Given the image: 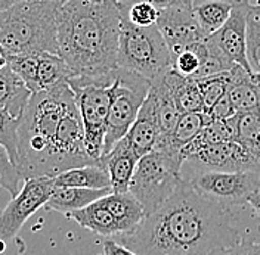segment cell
Returning <instances> with one entry per match:
<instances>
[{
  "label": "cell",
  "mask_w": 260,
  "mask_h": 255,
  "mask_svg": "<svg viewBox=\"0 0 260 255\" xmlns=\"http://www.w3.org/2000/svg\"><path fill=\"white\" fill-rule=\"evenodd\" d=\"M183 162L180 152L164 149H154L139 158L129 192L141 202L145 215L161 207L183 181Z\"/></svg>",
  "instance_id": "5"
},
{
  "label": "cell",
  "mask_w": 260,
  "mask_h": 255,
  "mask_svg": "<svg viewBox=\"0 0 260 255\" xmlns=\"http://www.w3.org/2000/svg\"><path fill=\"white\" fill-rule=\"evenodd\" d=\"M247 62L251 72L260 74V3L251 5L247 18Z\"/></svg>",
  "instance_id": "28"
},
{
  "label": "cell",
  "mask_w": 260,
  "mask_h": 255,
  "mask_svg": "<svg viewBox=\"0 0 260 255\" xmlns=\"http://www.w3.org/2000/svg\"><path fill=\"white\" fill-rule=\"evenodd\" d=\"M207 123H210V120L207 118L204 111L182 114L173 130L166 136H160L157 146L154 149L180 152Z\"/></svg>",
  "instance_id": "20"
},
{
  "label": "cell",
  "mask_w": 260,
  "mask_h": 255,
  "mask_svg": "<svg viewBox=\"0 0 260 255\" xmlns=\"http://www.w3.org/2000/svg\"><path fill=\"white\" fill-rule=\"evenodd\" d=\"M207 255H260V243L241 240L240 243L216 249Z\"/></svg>",
  "instance_id": "34"
},
{
  "label": "cell",
  "mask_w": 260,
  "mask_h": 255,
  "mask_svg": "<svg viewBox=\"0 0 260 255\" xmlns=\"http://www.w3.org/2000/svg\"><path fill=\"white\" fill-rule=\"evenodd\" d=\"M101 199L84 207L83 209L68 214L67 217L96 235L113 239L115 236H118L121 232H120V227L113 217V214L107 209Z\"/></svg>",
  "instance_id": "21"
},
{
  "label": "cell",
  "mask_w": 260,
  "mask_h": 255,
  "mask_svg": "<svg viewBox=\"0 0 260 255\" xmlns=\"http://www.w3.org/2000/svg\"><path fill=\"white\" fill-rule=\"evenodd\" d=\"M170 50L157 25L135 27L121 12L117 68L136 72L151 83L170 69Z\"/></svg>",
  "instance_id": "7"
},
{
  "label": "cell",
  "mask_w": 260,
  "mask_h": 255,
  "mask_svg": "<svg viewBox=\"0 0 260 255\" xmlns=\"http://www.w3.org/2000/svg\"><path fill=\"white\" fill-rule=\"evenodd\" d=\"M206 115H207V118L213 121V120H228V118H231V117H234L237 111H235V108L232 106V103H231V100H229V97L226 96H223L213 108H210L209 111L204 112Z\"/></svg>",
  "instance_id": "36"
},
{
  "label": "cell",
  "mask_w": 260,
  "mask_h": 255,
  "mask_svg": "<svg viewBox=\"0 0 260 255\" xmlns=\"http://www.w3.org/2000/svg\"><path fill=\"white\" fill-rule=\"evenodd\" d=\"M201 196L222 207L247 204L254 195L260 193L259 171H195L186 178Z\"/></svg>",
  "instance_id": "9"
},
{
  "label": "cell",
  "mask_w": 260,
  "mask_h": 255,
  "mask_svg": "<svg viewBox=\"0 0 260 255\" xmlns=\"http://www.w3.org/2000/svg\"><path fill=\"white\" fill-rule=\"evenodd\" d=\"M31 95V90L9 66L0 68V110L21 118Z\"/></svg>",
  "instance_id": "19"
},
{
  "label": "cell",
  "mask_w": 260,
  "mask_h": 255,
  "mask_svg": "<svg viewBox=\"0 0 260 255\" xmlns=\"http://www.w3.org/2000/svg\"><path fill=\"white\" fill-rule=\"evenodd\" d=\"M228 140H234V130L231 127L229 121L213 120L197 133V136L180 151V154L182 158L186 160L204 149H209L214 144L223 143Z\"/></svg>",
  "instance_id": "25"
},
{
  "label": "cell",
  "mask_w": 260,
  "mask_h": 255,
  "mask_svg": "<svg viewBox=\"0 0 260 255\" xmlns=\"http://www.w3.org/2000/svg\"><path fill=\"white\" fill-rule=\"evenodd\" d=\"M149 89L151 83L142 76L121 68L115 69L113 100L107 118L102 157L127 134L145 102Z\"/></svg>",
  "instance_id": "8"
},
{
  "label": "cell",
  "mask_w": 260,
  "mask_h": 255,
  "mask_svg": "<svg viewBox=\"0 0 260 255\" xmlns=\"http://www.w3.org/2000/svg\"><path fill=\"white\" fill-rule=\"evenodd\" d=\"M113 192L108 189H80V188H53L45 207L52 211L68 215L74 211L99 201Z\"/></svg>",
  "instance_id": "17"
},
{
  "label": "cell",
  "mask_w": 260,
  "mask_h": 255,
  "mask_svg": "<svg viewBox=\"0 0 260 255\" xmlns=\"http://www.w3.org/2000/svg\"><path fill=\"white\" fill-rule=\"evenodd\" d=\"M53 188H80V189H108L110 175L102 162L67 170L50 178Z\"/></svg>",
  "instance_id": "18"
},
{
  "label": "cell",
  "mask_w": 260,
  "mask_h": 255,
  "mask_svg": "<svg viewBox=\"0 0 260 255\" xmlns=\"http://www.w3.org/2000/svg\"><path fill=\"white\" fill-rule=\"evenodd\" d=\"M250 8V0H237L225 25L206 37L211 46L231 64L238 65L248 72H251L247 62V18Z\"/></svg>",
  "instance_id": "11"
},
{
  "label": "cell",
  "mask_w": 260,
  "mask_h": 255,
  "mask_svg": "<svg viewBox=\"0 0 260 255\" xmlns=\"http://www.w3.org/2000/svg\"><path fill=\"white\" fill-rule=\"evenodd\" d=\"M21 118H15L5 110H0V144L16 167L18 162V130Z\"/></svg>",
  "instance_id": "31"
},
{
  "label": "cell",
  "mask_w": 260,
  "mask_h": 255,
  "mask_svg": "<svg viewBox=\"0 0 260 255\" xmlns=\"http://www.w3.org/2000/svg\"><path fill=\"white\" fill-rule=\"evenodd\" d=\"M24 2H32V0H0V12L9 9V8H12L15 5L24 3Z\"/></svg>",
  "instance_id": "37"
},
{
  "label": "cell",
  "mask_w": 260,
  "mask_h": 255,
  "mask_svg": "<svg viewBox=\"0 0 260 255\" xmlns=\"http://www.w3.org/2000/svg\"><path fill=\"white\" fill-rule=\"evenodd\" d=\"M160 136L161 133L157 120L155 102L151 93H148L141 111L138 114L135 123L132 124V127L129 128L127 134L124 136V139L127 140L136 157L142 158L144 155L154 151Z\"/></svg>",
  "instance_id": "14"
},
{
  "label": "cell",
  "mask_w": 260,
  "mask_h": 255,
  "mask_svg": "<svg viewBox=\"0 0 260 255\" xmlns=\"http://www.w3.org/2000/svg\"><path fill=\"white\" fill-rule=\"evenodd\" d=\"M164 79L173 92L175 103L180 114L204 111L201 92L194 77H183L170 68L166 71Z\"/></svg>",
  "instance_id": "23"
},
{
  "label": "cell",
  "mask_w": 260,
  "mask_h": 255,
  "mask_svg": "<svg viewBox=\"0 0 260 255\" xmlns=\"http://www.w3.org/2000/svg\"><path fill=\"white\" fill-rule=\"evenodd\" d=\"M24 185V180L11 161L8 151L0 144V189H5L15 198Z\"/></svg>",
  "instance_id": "33"
},
{
  "label": "cell",
  "mask_w": 260,
  "mask_h": 255,
  "mask_svg": "<svg viewBox=\"0 0 260 255\" xmlns=\"http://www.w3.org/2000/svg\"><path fill=\"white\" fill-rule=\"evenodd\" d=\"M164 74L154 81H151V89H149V93L154 97V102H155L157 120H158L161 136L169 134L173 130V127L178 123L179 117L182 115L175 103L173 92L164 79Z\"/></svg>",
  "instance_id": "24"
},
{
  "label": "cell",
  "mask_w": 260,
  "mask_h": 255,
  "mask_svg": "<svg viewBox=\"0 0 260 255\" xmlns=\"http://www.w3.org/2000/svg\"><path fill=\"white\" fill-rule=\"evenodd\" d=\"M232 69L228 72L217 74V76L206 77V79H195L201 92L204 112L209 111L223 96L228 95V90L232 83Z\"/></svg>",
  "instance_id": "27"
},
{
  "label": "cell",
  "mask_w": 260,
  "mask_h": 255,
  "mask_svg": "<svg viewBox=\"0 0 260 255\" xmlns=\"http://www.w3.org/2000/svg\"><path fill=\"white\" fill-rule=\"evenodd\" d=\"M204 52H206V39L203 42L192 45L191 48L179 52L178 55H173L170 68L183 77H195V74L200 69Z\"/></svg>",
  "instance_id": "29"
},
{
  "label": "cell",
  "mask_w": 260,
  "mask_h": 255,
  "mask_svg": "<svg viewBox=\"0 0 260 255\" xmlns=\"http://www.w3.org/2000/svg\"><path fill=\"white\" fill-rule=\"evenodd\" d=\"M102 204L113 214L115 222L120 227V235L133 232L145 218V211L141 202L130 192H111L104 196Z\"/></svg>",
  "instance_id": "16"
},
{
  "label": "cell",
  "mask_w": 260,
  "mask_h": 255,
  "mask_svg": "<svg viewBox=\"0 0 260 255\" xmlns=\"http://www.w3.org/2000/svg\"><path fill=\"white\" fill-rule=\"evenodd\" d=\"M120 9L123 12V15L127 18L130 24H133L135 27H141V28H148L152 25H157V19H158V9L146 2H136L133 5L124 6L121 3Z\"/></svg>",
  "instance_id": "32"
},
{
  "label": "cell",
  "mask_w": 260,
  "mask_h": 255,
  "mask_svg": "<svg viewBox=\"0 0 260 255\" xmlns=\"http://www.w3.org/2000/svg\"><path fill=\"white\" fill-rule=\"evenodd\" d=\"M74 102L76 97L68 81L31 95L18 130L16 170L24 181L58 175L56 134L65 111Z\"/></svg>",
  "instance_id": "3"
},
{
  "label": "cell",
  "mask_w": 260,
  "mask_h": 255,
  "mask_svg": "<svg viewBox=\"0 0 260 255\" xmlns=\"http://www.w3.org/2000/svg\"><path fill=\"white\" fill-rule=\"evenodd\" d=\"M121 11L117 0H67L58 18V55L73 77L117 68Z\"/></svg>",
  "instance_id": "2"
},
{
  "label": "cell",
  "mask_w": 260,
  "mask_h": 255,
  "mask_svg": "<svg viewBox=\"0 0 260 255\" xmlns=\"http://www.w3.org/2000/svg\"><path fill=\"white\" fill-rule=\"evenodd\" d=\"M185 162L194 165L195 171H259L260 158L237 140H228L204 149Z\"/></svg>",
  "instance_id": "12"
},
{
  "label": "cell",
  "mask_w": 260,
  "mask_h": 255,
  "mask_svg": "<svg viewBox=\"0 0 260 255\" xmlns=\"http://www.w3.org/2000/svg\"><path fill=\"white\" fill-rule=\"evenodd\" d=\"M8 56H9V53L0 45V68L8 66Z\"/></svg>",
  "instance_id": "38"
},
{
  "label": "cell",
  "mask_w": 260,
  "mask_h": 255,
  "mask_svg": "<svg viewBox=\"0 0 260 255\" xmlns=\"http://www.w3.org/2000/svg\"><path fill=\"white\" fill-rule=\"evenodd\" d=\"M64 2L32 0L0 12V45L9 55H58V18Z\"/></svg>",
  "instance_id": "4"
},
{
  "label": "cell",
  "mask_w": 260,
  "mask_h": 255,
  "mask_svg": "<svg viewBox=\"0 0 260 255\" xmlns=\"http://www.w3.org/2000/svg\"><path fill=\"white\" fill-rule=\"evenodd\" d=\"M61 2H67V0H61Z\"/></svg>",
  "instance_id": "39"
},
{
  "label": "cell",
  "mask_w": 260,
  "mask_h": 255,
  "mask_svg": "<svg viewBox=\"0 0 260 255\" xmlns=\"http://www.w3.org/2000/svg\"><path fill=\"white\" fill-rule=\"evenodd\" d=\"M237 0H195L192 14L206 37L219 31L235 6Z\"/></svg>",
  "instance_id": "22"
},
{
  "label": "cell",
  "mask_w": 260,
  "mask_h": 255,
  "mask_svg": "<svg viewBox=\"0 0 260 255\" xmlns=\"http://www.w3.org/2000/svg\"><path fill=\"white\" fill-rule=\"evenodd\" d=\"M117 2L124 5V6L133 5L136 2H146V3L154 5L158 11H162V9H170V8L192 9V5H194L195 0H117Z\"/></svg>",
  "instance_id": "35"
},
{
  "label": "cell",
  "mask_w": 260,
  "mask_h": 255,
  "mask_svg": "<svg viewBox=\"0 0 260 255\" xmlns=\"http://www.w3.org/2000/svg\"><path fill=\"white\" fill-rule=\"evenodd\" d=\"M115 69L101 76H83L68 80L80 112L86 149L95 161H101L104 152L107 118L113 100Z\"/></svg>",
  "instance_id": "6"
},
{
  "label": "cell",
  "mask_w": 260,
  "mask_h": 255,
  "mask_svg": "<svg viewBox=\"0 0 260 255\" xmlns=\"http://www.w3.org/2000/svg\"><path fill=\"white\" fill-rule=\"evenodd\" d=\"M157 28L161 32L172 56L206 39L195 21L192 9L170 8L158 11Z\"/></svg>",
  "instance_id": "13"
},
{
  "label": "cell",
  "mask_w": 260,
  "mask_h": 255,
  "mask_svg": "<svg viewBox=\"0 0 260 255\" xmlns=\"http://www.w3.org/2000/svg\"><path fill=\"white\" fill-rule=\"evenodd\" d=\"M113 239L136 255H207L243 240L231 209L201 196L185 178L133 232Z\"/></svg>",
  "instance_id": "1"
},
{
  "label": "cell",
  "mask_w": 260,
  "mask_h": 255,
  "mask_svg": "<svg viewBox=\"0 0 260 255\" xmlns=\"http://www.w3.org/2000/svg\"><path fill=\"white\" fill-rule=\"evenodd\" d=\"M53 191L52 181L48 177L28 178L15 198L0 212V252L18 235L24 223L32 214L46 205Z\"/></svg>",
  "instance_id": "10"
},
{
  "label": "cell",
  "mask_w": 260,
  "mask_h": 255,
  "mask_svg": "<svg viewBox=\"0 0 260 255\" xmlns=\"http://www.w3.org/2000/svg\"><path fill=\"white\" fill-rule=\"evenodd\" d=\"M70 69L59 55L50 52L37 53V83L39 92L56 87L70 80Z\"/></svg>",
  "instance_id": "26"
},
{
  "label": "cell",
  "mask_w": 260,
  "mask_h": 255,
  "mask_svg": "<svg viewBox=\"0 0 260 255\" xmlns=\"http://www.w3.org/2000/svg\"><path fill=\"white\" fill-rule=\"evenodd\" d=\"M138 161L139 158L124 137L118 143L114 144L113 149L101 158V162L105 165L110 175L113 192H129L130 180L133 177Z\"/></svg>",
  "instance_id": "15"
},
{
  "label": "cell",
  "mask_w": 260,
  "mask_h": 255,
  "mask_svg": "<svg viewBox=\"0 0 260 255\" xmlns=\"http://www.w3.org/2000/svg\"><path fill=\"white\" fill-rule=\"evenodd\" d=\"M8 66L15 72L32 93L39 92L37 83V53L25 55H9Z\"/></svg>",
  "instance_id": "30"
}]
</instances>
